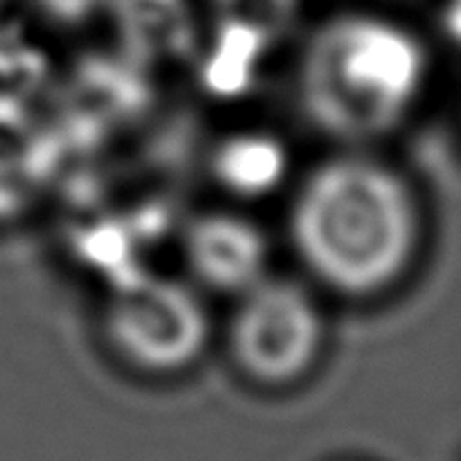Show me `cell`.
Wrapping results in <instances>:
<instances>
[{
    "mask_svg": "<svg viewBox=\"0 0 461 461\" xmlns=\"http://www.w3.org/2000/svg\"><path fill=\"white\" fill-rule=\"evenodd\" d=\"M419 208L381 162L340 157L316 167L292 208V240L316 278L346 294H375L413 262Z\"/></svg>",
    "mask_w": 461,
    "mask_h": 461,
    "instance_id": "obj_1",
    "label": "cell"
},
{
    "mask_svg": "<svg viewBox=\"0 0 461 461\" xmlns=\"http://www.w3.org/2000/svg\"><path fill=\"white\" fill-rule=\"evenodd\" d=\"M429 78L424 43L384 16L327 22L303 57L300 95L311 119L340 138H375L397 127Z\"/></svg>",
    "mask_w": 461,
    "mask_h": 461,
    "instance_id": "obj_2",
    "label": "cell"
},
{
    "mask_svg": "<svg viewBox=\"0 0 461 461\" xmlns=\"http://www.w3.org/2000/svg\"><path fill=\"white\" fill-rule=\"evenodd\" d=\"M105 335L116 357L149 375L192 367L211 338L200 294L173 278H127L105 308Z\"/></svg>",
    "mask_w": 461,
    "mask_h": 461,
    "instance_id": "obj_3",
    "label": "cell"
},
{
    "mask_svg": "<svg viewBox=\"0 0 461 461\" xmlns=\"http://www.w3.org/2000/svg\"><path fill=\"white\" fill-rule=\"evenodd\" d=\"M230 340L232 357L249 378L284 386L313 367L324 340V321L300 286L262 278L240 294Z\"/></svg>",
    "mask_w": 461,
    "mask_h": 461,
    "instance_id": "obj_4",
    "label": "cell"
},
{
    "mask_svg": "<svg viewBox=\"0 0 461 461\" xmlns=\"http://www.w3.org/2000/svg\"><path fill=\"white\" fill-rule=\"evenodd\" d=\"M57 167L51 127L41 122L30 97L0 95V221L27 213Z\"/></svg>",
    "mask_w": 461,
    "mask_h": 461,
    "instance_id": "obj_5",
    "label": "cell"
},
{
    "mask_svg": "<svg viewBox=\"0 0 461 461\" xmlns=\"http://www.w3.org/2000/svg\"><path fill=\"white\" fill-rule=\"evenodd\" d=\"M186 262L194 278L216 292L243 294L265 278L267 240L235 213H208L186 232Z\"/></svg>",
    "mask_w": 461,
    "mask_h": 461,
    "instance_id": "obj_6",
    "label": "cell"
},
{
    "mask_svg": "<svg viewBox=\"0 0 461 461\" xmlns=\"http://www.w3.org/2000/svg\"><path fill=\"white\" fill-rule=\"evenodd\" d=\"M211 170L230 194L257 200L284 184L289 173V154L276 135L238 132L213 149Z\"/></svg>",
    "mask_w": 461,
    "mask_h": 461,
    "instance_id": "obj_7",
    "label": "cell"
},
{
    "mask_svg": "<svg viewBox=\"0 0 461 461\" xmlns=\"http://www.w3.org/2000/svg\"><path fill=\"white\" fill-rule=\"evenodd\" d=\"M46 57L16 24L0 22V95L30 97V84L43 76Z\"/></svg>",
    "mask_w": 461,
    "mask_h": 461,
    "instance_id": "obj_8",
    "label": "cell"
},
{
    "mask_svg": "<svg viewBox=\"0 0 461 461\" xmlns=\"http://www.w3.org/2000/svg\"><path fill=\"white\" fill-rule=\"evenodd\" d=\"M105 3L108 0H30L41 19L57 24H81L97 11H103Z\"/></svg>",
    "mask_w": 461,
    "mask_h": 461,
    "instance_id": "obj_9",
    "label": "cell"
}]
</instances>
